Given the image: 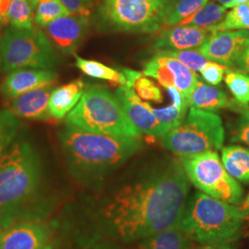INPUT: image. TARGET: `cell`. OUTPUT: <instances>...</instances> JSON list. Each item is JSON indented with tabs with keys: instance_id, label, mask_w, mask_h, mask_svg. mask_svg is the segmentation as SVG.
Returning a JSON list of instances; mask_svg holds the SVG:
<instances>
[{
	"instance_id": "cell-3",
	"label": "cell",
	"mask_w": 249,
	"mask_h": 249,
	"mask_svg": "<svg viewBox=\"0 0 249 249\" xmlns=\"http://www.w3.org/2000/svg\"><path fill=\"white\" fill-rule=\"evenodd\" d=\"M67 169L81 187L100 192L143 148L141 137L91 133L67 124L57 132Z\"/></svg>"
},
{
	"instance_id": "cell-29",
	"label": "cell",
	"mask_w": 249,
	"mask_h": 249,
	"mask_svg": "<svg viewBox=\"0 0 249 249\" xmlns=\"http://www.w3.org/2000/svg\"><path fill=\"white\" fill-rule=\"evenodd\" d=\"M225 83L235 101L242 107L249 108V76L242 72L227 71Z\"/></svg>"
},
{
	"instance_id": "cell-34",
	"label": "cell",
	"mask_w": 249,
	"mask_h": 249,
	"mask_svg": "<svg viewBox=\"0 0 249 249\" xmlns=\"http://www.w3.org/2000/svg\"><path fill=\"white\" fill-rule=\"evenodd\" d=\"M231 141L244 143L249 147V108L243 111L233 130Z\"/></svg>"
},
{
	"instance_id": "cell-35",
	"label": "cell",
	"mask_w": 249,
	"mask_h": 249,
	"mask_svg": "<svg viewBox=\"0 0 249 249\" xmlns=\"http://www.w3.org/2000/svg\"><path fill=\"white\" fill-rule=\"evenodd\" d=\"M73 15L89 17L92 13V0H60Z\"/></svg>"
},
{
	"instance_id": "cell-21",
	"label": "cell",
	"mask_w": 249,
	"mask_h": 249,
	"mask_svg": "<svg viewBox=\"0 0 249 249\" xmlns=\"http://www.w3.org/2000/svg\"><path fill=\"white\" fill-rule=\"evenodd\" d=\"M223 166L231 178L249 184V149L238 145L224 147L222 150Z\"/></svg>"
},
{
	"instance_id": "cell-37",
	"label": "cell",
	"mask_w": 249,
	"mask_h": 249,
	"mask_svg": "<svg viewBox=\"0 0 249 249\" xmlns=\"http://www.w3.org/2000/svg\"><path fill=\"white\" fill-rule=\"evenodd\" d=\"M235 67H237L242 71L249 72V38L244 46V49L236 62Z\"/></svg>"
},
{
	"instance_id": "cell-2",
	"label": "cell",
	"mask_w": 249,
	"mask_h": 249,
	"mask_svg": "<svg viewBox=\"0 0 249 249\" xmlns=\"http://www.w3.org/2000/svg\"><path fill=\"white\" fill-rule=\"evenodd\" d=\"M54 200L44 189L43 160L36 146L18 134L0 159V224L44 220Z\"/></svg>"
},
{
	"instance_id": "cell-20",
	"label": "cell",
	"mask_w": 249,
	"mask_h": 249,
	"mask_svg": "<svg viewBox=\"0 0 249 249\" xmlns=\"http://www.w3.org/2000/svg\"><path fill=\"white\" fill-rule=\"evenodd\" d=\"M192 242L178 226L136 241L133 249H191Z\"/></svg>"
},
{
	"instance_id": "cell-15",
	"label": "cell",
	"mask_w": 249,
	"mask_h": 249,
	"mask_svg": "<svg viewBox=\"0 0 249 249\" xmlns=\"http://www.w3.org/2000/svg\"><path fill=\"white\" fill-rule=\"evenodd\" d=\"M57 74L53 71L23 69L9 72L0 86L4 98L12 100L28 91L55 84Z\"/></svg>"
},
{
	"instance_id": "cell-26",
	"label": "cell",
	"mask_w": 249,
	"mask_h": 249,
	"mask_svg": "<svg viewBox=\"0 0 249 249\" xmlns=\"http://www.w3.org/2000/svg\"><path fill=\"white\" fill-rule=\"evenodd\" d=\"M211 29L213 33L218 31H249V2L231 8L223 20Z\"/></svg>"
},
{
	"instance_id": "cell-13",
	"label": "cell",
	"mask_w": 249,
	"mask_h": 249,
	"mask_svg": "<svg viewBox=\"0 0 249 249\" xmlns=\"http://www.w3.org/2000/svg\"><path fill=\"white\" fill-rule=\"evenodd\" d=\"M249 38V31L246 30L214 32L197 51L211 61L233 67Z\"/></svg>"
},
{
	"instance_id": "cell-46",
	"label": "cell",
	"mask_w": 249,
	"mask_h": 249,
	"mask_svg": "<svg viewBox=\"0 0 249 249\" xmlns=\"http://www.w3.org/2000/svg\"><path fill=\"white\" fill-rule=\"evenodd\" d=\"M45 249H53V246H51V245H48Z\"/></svg>"
},
{
	"instance_id": "cell-10",
	"label": "cell",
	"mask_w": 249,
	"mask_h": 249,
	"mask_svg": "<svg viewBox=\"0 0 249 249\" xmlns=\"http://www.w3.org/2000/svg\"><path fill=\"white\" fill-rule=\"evenodd\" d=\"M143 74L158 80L164 88L176 87L187 101L199 80L195 71L183 63L160 52L145 65Z\"/></svg>"
},
{
	"instance_id": "cell-43",
	"label": "cell",
	"mask_w": 249,
	"mask_h": 249,
	"mask_svg": "<svg viewBox=\"0 0 249 249\" xmlns=\"http://www.w3.org/2000/svg\"><path fill=\"white\" fill-rule=\"evenodd\" d=\"M218 1L222 6L226 9H231L233 8V2L234 0H216Z\"/></svg>"
},
{
	"instance_id": "cell-12",
	"label": "cell",
	"mask_w": 249,
	"mask_h": 249,
	"mask_svg": "<svg viewBox=\"0 0 249 249\" xmlns=\"http://www.w3.org/2000/svg\"><path fill=\"white\" fill-rule=\"evenodd\" d=\"M89 17L70 15L56 18L45 27V36L63 54H71L89 33Z\"/></svg>"
},
{
	"instance_id": "cell-22",
	"label": "cell",
	"mask_w": 249,
	"mask_h": 249,
	"mask_svg": "<svg viewBox=\"0 0 249 249\" xmlns=\"http://www.w3.org/2000/svg\"><path fill=\"white\" fill-rule=\"evenodd\" d=\"M74 56L76 59V67L90 78L107 80L111 83L119 84L121 86L126 85V79L123 72L107 67L103 63L82 58L76 53Z\"/></svg>"
},
{
	"instance_id": "cell-16",
	"label": "cell",
	"mask_w": 249,
	"mask_h": 249,
	"mask_svg": "<svg viewBox=\"0 0 249 249\" xmlns=\"http://www.w3.org/2000/svg\"><path fill=\"white\" fill-rule=\"evenodd\" d=\"M211 28L180 26L162 32L154 44L159 51L165 50H197L213 35Z\"/></svg>"
},
{
	"instance_id": "cell-9",
	"label": "cell",
	"mask_w": 249,
	"mask_h": 249,
	"mask_svg": "<svg viewBox=\"0 0 249 249\" xmlns=\"http://www.w3.org/2000/svg\"><path fill=\"white\" fill-rule=\"evenodd\" d=\"M179 161L188 181L202 193L230 204H242L243 187L224 168L217 151L179 156Z\"/></svg>"
},
{
	"instance_id": "cell-33",
	"label": "cell",
	"mask_w": 249,
	"mask_h": 249,
	"mask_svg": "<svg viewBox=\"0 0 249 249\" xmlns=\"http://www.w3.org/2000/svg\"><path fill=\"white\" fill-rule=\"evenodd\" d=\"M229 71L228 67L220 63L209 61L205 65L204 68L200 71L201 76L209 84L218 85L222 82L223 75L225 72Z\"/></svg>"
},
{
	"instance_id": "cell-25",
	"label": "cell",
	"mask_w": 249,
	"mask_h": 249,
	"mask_svg": "<svg viewBox=\"0 0 249 249\" xmlns=\"http://www.w3.org/2000/svg\"><path fill=\"white\" fill-rule=\"evenodd\" d=\"M209 1L210 0H178L175 4H171L163 25H178L184 19L202 9Z\"/></svg>"
},
{
	"instance_id": "cell-42",
	"label": "cell",
	"mask_w": 249,
	"mask_h": 249,
	"mask_svg": "<svg viewBox=\"0 0 249 249\" xmlns=\"http://www.w3.org/2000/svg\"><path fill=\"white\" fill-rule=\"evenodd\" d=\"M241 211L243 214L245 215L246 219H249V193L248 196H246V198L243 200L242 204L240 205Z\"/></svg>"
},
{
	"instance_id": "cell-4",
	"label": "cell",
	"mask_w": 249,
	"mask_h": 249,
	"mask_svg": "<svg viewBox=\"0 0 249 249\" xmlns=\"http://www.w3.org/2000/svg\"><path fill=\"white\" fill-rule=\"evenodd\" d=\"M246 220L240 206L196 192L187 198L178 227L197 244L232 243L240 236Z\"/></svg>"
},
{
	"instance_id": "cell-47",
	"label": "cell",
	"mask_w": 249,
	"mask_h": 249,
	"mask_svg": "<svg viewBox=\"0 0 249 249\" xmlns=\"http://www.w3.org/2000/svg\"><path fill=\"white\" fill-rule=\"evenodd\" d=\"M5 25H6V24H5L3 21H1V20H0V29H1L2 27L5 26Z\"/></svg>"
},
{
	"instance_id": "cell-41",
	"label": "cell",
	"mask_w": 249,
	"mask_h": 249,
	"mask_svg": "<svg viewBox=\"0 0 249 249\" xmlns=\"http://www.w3.org/2000/svg\"><path fill=\"white\" fill-rule=\"evenodd\" d=\"M11 0H0V20L3 21L6 25L9 24L8 21V12Z\"/></svg>"
},
{
	"instance_id": "cell-49",
	"label": "cell",
	"mask_w": 249,
	"mask_h": 249,
	"mask_svg": "<svg viewBox=\"0 0 249 249\" xmlns=\"http://www.w3.org/2000/svg\"><path fill=\"white\" fill-rule=\"evenodd\" d=\"M30 1H31V0H30ZM31 3H32V2H31Z\"/></svg>"
},
{
	"instance_id": "cell-18",
	"label": "cell",
	"mask_w": 249,
	"mask_h": 249,
	"mask_svg": "<svg viewBox=\"0 0 249 249\" xmlns=\"http://www.w3.org/2000/svg\"><path fill=\"white\" fill-rule=\"evenodd\" d=\"M187 102L189 107L211 112L222 108H230L237 111L246 109V107L232 102L223 89L213 85H208L200 80H198Z\"/></svg>"
},
{
	"instance_id": "cell-5",
	"label": "cell",
	"mask_w": 249,
	"mask_h": 249,
	"mask_svg": "<svg viewBox=\"0 0 249 249\" xmlns=\"http://www.w3.org/2000/svg\"><path fill=\"white\" fill-rule=\"evenodd\" d=\"M66 123L91 133L135 138L142 135L116 95L100 86L85 88L79 103L66 117Z\"/></svg>"
},
{
	"instance_id": "cell-31",
	"label": "cell",
	"mask_w": 249,
	"mask_h": 249,
	"mask_svg": "<svg viewBox=\"0 0 249 249\" xmlns=\"http://www.w3.org/2000/svg\"><path fill=\"white\" fill-rule=\"evenodd\" d=\"M151 109L160 124L165 126L168 131H171L183 122V120L186 118L187 110L176 107L174 104L160 109L153 108L151 106Z\"/></svg>"
},
{
	"instance_id": "cell-45",
	"label": "cell",
	"mask_w": 249,
	"mask_h": 249,
	"mask_svg": "<svg viewBox=\"0 0 249 249\" xmlns=\"http://www.w3.org/2000/svg\"><path fill=\"white\" fill-rule=\"evenodd\" d=\"M249 0H234L233 2V7L240 5V4H245V3H249Z\"/></svg>"
},
{
	"instance_id": "cell-28",
	"label": "cell",
	"mask_w": 249,
	"mask_h": 249,
	"mask_svg": "<svg viewBox=\"0 0 249 249\" xmlns=\"http://www.w3.org/2000/svg\"><path fill=\"white\" fill-rule=\"evenodd\" d=\"M72 15L60 0H50L40 3L36 9L35 23L38 28H45L56 18Z\"/></svg>"
},
{
	"instance_id": "cell-8",
	"label": "cell",
	"mask_w": 249,
	"mask_h": 249,
	"mask_svg": "<svg viewBox=\"0 0 249 249\" xmlns=\"http://www.w3.org/2000/svg\"><path fill=\"white\" fill-rule=\"evenodd\" d=\"M170 0H103L100 26L110 31L153 33L163 25Z\"/></svg>"
},
{
	"instance_id": "cell-27",
	"label": "cell",
	"mask_w": 249,
	"mask_h": 249,
	"mask_svg": "<svg viewBox=\"0 0 249 249\" xmlns=\"http://www.w3.org/2000/svg\"><path fill=\"white\" fill-rule=\"evenodd\" d=\"M21 132V124L18 117L9 109L0 110V159L9 145Z\"/></svg>"
},
{
	"instance_id": "cell-48",
	"label": "cell",
	"mask_w": 249,
	"mask_h": 249,
	"mask_svg": "<svg viewBox=\"0 0 249 249\" xmlns=\"http://www.w3.org/2000/svg\"><path fill=\"white\" fill-rule=\"evenodd\" d=\"M4 229H3V227H2V225L0 224V233H1V231H3Z\"/></svg>"
},
{
	"instance_id": "cell-40",
	"label": "cell",
	"mask_w": 249,
	"mask_h": 249,
	"mask_svg": "<svg viewBox=\"0 0 249 249\" xmlns=\"http://www.w3.org/2000/svg\"><path fill=\"white\" fill-rule=\"evenodd\" d=\"M86 249H126L122 246V244H118L111 241H101L96 244L89 246Z\"/></svg>"
},
{
	"instance_id": "cell-17",
	"label": "cell",
	"mask_w": 249,
	"mask_h": 249,
	"mask_svg": "<svg viewBox=\"0 0 249 249\" xmlns=\"http://www.w3.org/2000/svg\"><path fill=\"white\" fill-rule=\"evenodd\" d=\"M54 84L34 89L12 99L9 104L10 112L20 118L51 121L48 105Z\"/></svg>"
},
{
	"instance_id": "cell-44",
	"label": "cell",
	"mask_w": 249,
	"mask_h": 249,
	"mask_svg": "<svg viewBox=\"0 0 249 249\" xmlns=\"http://www.w3.org/2000/svg\"><path fill=\"white\" fill-rule=\"evenodd\" d=\"M3 66H4V63H3V53H2V36L0 34V73L3 71Z\"/></svg>"
},
{
	"instance_id": "cell-19",
	"label": "cell",
	"mask_w": 249,
	"mask_h": 249,
	"mask_svg": "<svg viewBox=\"0 0 249 249\" xmlns=\"http://www.w3.org/2000/svg\"><path fill=\"white\" fill-rule=\"evenodd\" d=\"M85 88L82 80H76L53 89L48 105L51 117L59 120L68 116L79 103Z\"/></svg>"
},
{
	"instance_id": "cell-30",
	"label": "cell",
	"mask_w": 249,
	"mask_h": 249,
	"mask_svg": "<svg viewBox=\"0 0 249 249\" xmlns=\"http://www.w3.org/2000/svg\"><path fill=\"white\" fill-rule=\"evenodd\" d=\"M160 53L178 59L193 71H200L210 61L197 50H165Z\"/></svg>"
},
{
	"instance_id": "cell-1",
	"label": "cell",
	"mask_w": 249,
	"mask_h": 249,
	"mask_svg": "<svg viewBox=\"0 0 249 249\" xmlns=\"http://www.w3.org/2000/svg\"><path fill=\"white\" fill-rule=\"evenodd\" d=\"M188 191L179 160H157L104 187L70 230L85 249L101 241L133 244L178 226Z\"/></svg>"
},
{
	"instance_id": "cell-32",
	"label": "cell",
	"mask_w": 249,
	"mask_h": 249,
	"mask_svg": "<svg viewBox=\"0 0 249 249\" xmlns=\"http://www.w3.org/2000/svg\"><path fill=\"white\" fill-rule=\"evenodd\" d=\"M133 89L136 90L137 95L142 100L156 103H161L162 101V94L160 88L153 81L143 75L135 81Z\"/></svg>"
},
{
	"instance_id": "cell-24",
	"label": "cell",
	"mask_w": 249,
	"mask_h": 249,
	"mask_svg": "<svg viewBox=\"0 0 249 249\" xmlns=\"http://www.w3.org/2000/svg\"><path fill=\"white\" fill-rule=\"evenodd\" d=\"M34 7L30 0H11L8 12L9 26L18 29H34Z\"/></svg>"
},
{
	"instance_id": "cell-23",
	"label": "cell",
	"mask_w": 249,
	"mask_h": 249,
	"mask_svg": "<svg viewBox=\"0 0 249 249\" xmlns=\"http://www.w3.org/2000/svg\"><path fill=\"white\" fill-rule=\"evenodd\" d=\"M226 15V8L215 2H209L202 9H199L184 19L178 25L193 26L197 28H211L219 24Z\"/></svg>"
},
{
	"instance_id": "cell-11",
	"label": "cell",
	"mask_w": 249,
	"mask_h": 249,
	"mask_svg": "<svg viewBox=\"0 0 249 249\" xmlns=\"http://www.w3.org/2000/svg\"><path fill=\"white\" fill-rule=\"evenodd\" d=\"M53 226L44 220L13 223L0 233V249H45L52 237Z\"/></svg>"
},
{
	"instance_id": "cell-36",
	"label": "cell",
	"mask_w": 249,
	"mask_h": 249,
	"mask_svg": "<svg viewBox=\"0 0 249 249\" xmlns=\"http://www.w3.org/2000/svg\"><path fill=\"white\" fill-rule=\"evenodd\" d=\"M165 89H167L171 98L173 100V104L176 107L182 108V109H187V107L189 106H188L187 99L184 98L182 93L176 87L167 86V87H165Z\"/></svg>"
},
{
	"instance_id": "cell-7",
	"label": "cell",
	"mask_w": 249,
	"mask_h": 249,
	"mask_svg": "<svg viewBox=\"0 0 249 249\" xmlns=\"http://www.w3.org/2000/svg\"><path fill=\"white\" fill-rule=\"evenodd\" d=\"M223 142L222 118L211 111L194 107L181 124L162 138L163 147L178 156L219 151Z\"/></svg>"
},
{
	"instance_id": "cell-39",
	"label": "cell",
	"mask_w": 249,
	"mask_h": 249,
	"mask_svg": "<svg viewBox=\"0 0 249 249\" xmlns=\"http://www.w3.org/2000/svg\"><path fill=\"white\" fill-rule=\"evenodd\" d=\"M122 72L124 73V77L126 79L125 87H127L129 89L133 88L135 81L143 75V73H142V72L136 71H132V70H129V69H123Z\"/></svg>"
},
{
	"instance_id": "cell-14",
	"label": "cell",
	"mask_w": 249,
	"mask_h": 249,
	"mask_svg": "<svg viewBox=\"0 0 249 249\" xmlns=\"http://www.w3.org/2000/svg\"><path fill=\"white\" fill-rule=\"evenodd\" d=\"M116 96L125 115L141 134L162 139L169 132L154 116L151 106L142 102L132 89L120 86L116 90Z\"/></svg>"
},
{
	"instance_id": "cell-6",
	"label": "cell",
	"mask_w": 249,
	"mask_h": 249,
	"mask_svg": "<svg viewBox=\"0 0 249 249\" xmlns=\"http://www.w3.org/2000/svg\"><path fill=\"white\" fill-rule=\"evenodd\" d=\"M3 71L23 69L54 71L58 54L40 28L18 29L9 26L2 36Z\"/></svg>"
},
{
	"instance_id": "cell-38",
	"label": "cell",
	"mask_w": 249,
	"mask_h": 249,
	"mask_svg": "<svg viewBox=\"0 0 249 249\" xmlns=\"http://www.w3.org/2000/svg\"><path fill=\"white\" fill-rule=\"evenodd\" d=\"M191 249H236L232 243H207L198 244Z\"/></svg>"
}]
</instances>
